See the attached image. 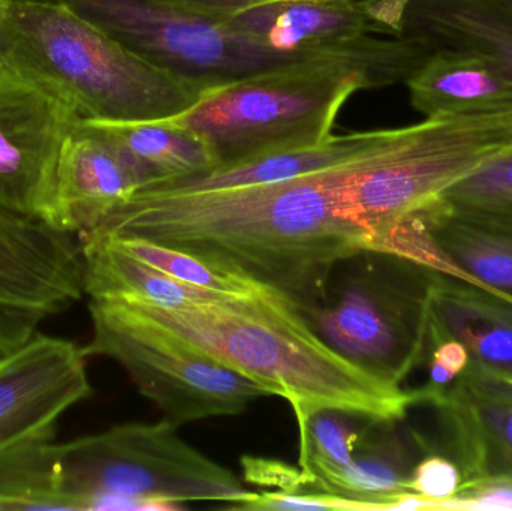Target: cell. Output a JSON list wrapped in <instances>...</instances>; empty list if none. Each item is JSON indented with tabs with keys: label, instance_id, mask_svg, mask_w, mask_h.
<instances>
[{
	"label": "cell",
	"instance_id": "obj_6",
	"mask_svg": "<svg viewBox=\"0 0 512 511\" xmlns=\"http://www.w3.org/2000/svg\"><path fill=\"white\" fill-rule=\"evenodd\" d=\"M367 263L337 296L295 306L346 359L394 386L430 353V269L396 255Z\"/></svg>",
	"mask_w": 512,
	"mask_h": 511
},
{
	"label": "cell",
	"instance_id": "obj_31",
	"mask_svg": "<svg viewBox=\"0 0 512 511\" xmlns=\"http://www.w3.org/2000/svg\"><path fill=\"white\" fill-rule=\"evenodd\" d=\"M20 338V327L14 321L0 317V351L9 350Z\"/></svg>",
	"mask_w": 512,
	"mask_h": 511
},
{
	"label": "cell",
	"instance_id": "obj_11",
	"mask_svg": "<svg viewBox=\"0 0 512 511\" xmlns=\"http://www.w3.org/2000/svg\"><path fill=\"white\" fill-rule=\"evenodd\" d=\"M406 0H273L222 20L282 53L348 47L369 35H400Z\"/></svg>",
	"mask_w": 512,
	"mask_h": 511
},
{
	"label": "cell",
	"instance_id": "obj_17",
	"mask_svg": "<svg viewBox=\"0 0 512 511\" xmlns=\"http://www.w3.org/2000/svg\"><path fill=\"white\" fill-rule=\"evenodd\" d=\"M78 239L84 263V293L90 300L183 309L242 296L177 281L120 251L105 237L86 234Z\"/></svg>",
	"mask_w": 512,
	"mask_h": 511
},
{
	"label": "cell",
	"instance_id": "obj_4",
	"mask_svg": "<svg viewBox=\"0 0 512 511\" xmlns=\"http://www.w3.org/2000/svg\"><path fill=\"white\" fill-rule=\"evenodd\" d=\"M435 51L412 36H366L343 50L204 90L174 122L206 141L216 167L324 143L358 90L406 83ZM213 168V170H215Z\"/></svg>",
	"mask_w": 512,
	"mask_h": 511
},
{
	"label": "cell",
	"instance_id": "obj_20",
	"mask_svg": "<svg viewBox=\"0 0 512 511\" xmlns=\"http://www.w3.org/2000/svg\"><path fill=\"white\" fill-rule=\"evenodd\" d=\"M400 35L489 54L512 71V15L493 0H408Z\"/></svg>",
	"mask_w": 512,
	"mask_h": 511
},
{
	"label": "cell",
	"instance_id": "obj_3",
	"mask_svg": "<svg viewBox=\"0 0 512 511\" xmlns=\"http://www.w3.org/2000/svg\"><path fill=\"white\" fill-rule=\"evenodd\" d=\"M255 494L165 419L54 440L0 467V503L9 510H171L200 501L237 509Z\"/></svg>",
	"mask_w": 512,
	"mask_h": 511
},
{
	"label": "cell",
	"instance_id": "obj_9",
	"mask_svg": "<svg viewBox=\"0 0 512 511\" xmlns=\"http://www.w3.org/2000/svg\"><path fill=\"white\" fill-rule=\"evenodd\" d=\"M78 117L47 87L9 66L0 77V207L42 218L60 150Z\"/></svg>",
	"mask_w": 512,
	"mask_h": 511
},
{
	"label": "cell",
	"instance_id": "obj_8",
	"mask_svg": "<svg viewBox=\"0 0 512 511\" xmlns=\"http://www.w3.org/2000/svg\"><path fill=\"white\" fill-rule=\"evenodd\" d=\"M84 347L36 332L0 353V465L56 440L66 411L93 395Z\"/></svg>",
	"mask_w": 512,
	"mask_h": 511
},
{
	"label": "cell",
	"instance_id": "obj_21",
	"mask_svg": "<svg viewBox=\"0 0 512 511\" xmlns=\"http://www.w3.org/2000/svg\"><path fill=\"white\" fill-rule=\"evenodd\" d=\"M408 452L397 438L387 437L366 446L360 458L340 468L313 467L303 471L309 492H325L366 504L369 510H391L411 495L412 471Z\"/></svg>",
	"mask_w": 512,
	"mask_h": 511
},
{
	"label": "cell",
	"instance_id": "obj_33",
	"mask_svg": "<svg viewBox=\"0 0 512 511\" xmlns=\"http://www.w3.org/2000/svg\"><path fill=\"white\" fill-rule=\"evenodd\" d=\"M493 2H495L496 5L501 6V8H504L505 11L510 12L512 15V0H493Z\"/></svg>",
	"mask_w": 512,
	"mask_h": 511
},
{
	"label": "cell",
	"instance_id": "obj_30",
	"mask_svg": "<svg viewBox=\"0 0 512 511\" xmlns=\"http://www.w3.org/2000/svg\"><path fill=\"white\" fill-rule=\"evenodd\" d=\"M146 2L176 9L185 14L197 15L207 20L222 21L252 6L273 2V0H146Z\"/></svg>",
	"mask_w": 512,
	"mask_h": 511
},
{
	"label": "cell",
	"instance_id": "obj_27",
	"mask_svg": "<svg viewBox=\"0 0 512 511\" xmlns=\"http://www.w3.org/2000/svg\"><path fill=\"white\" fill-rule=\"evenodd\" d=\"M239 510H369L366 504L360 501L349 500L339 495L325 494V492H262L255 494L248 503L237 507Z\"/></svg>",
	"mask_w": 512,
	"mask_h": 511
},
{
	"label": "cell",
	"instance_id": "obj_22",
	"mask_svg": "<svg viewBox=\"0 0 512 511\" xmlns=\"http://www.w3.org/2000/svg\"><path fill=\"white\" fill-rule=\"evenodd\" d=\"M433 206L457 221L512 233V146L442 192Z\"/></svg>",
	"mask_w": 512,
	"mask_h": 511
},
{
	"label": "cell",
	"instance_id": "obj_1",
	"mask_svg": "<svg viewBox=\"0 0 512 511\" xmlns=\"http://www.w3.org/2000/svg\"><path fill=\"white\" fill-rule=\"evenodd\" d=\"M366 152L264 185L137 192L89 234L143 237L180 249L271 288L292 305H307L321 299L340 263L372 252L366 231L349 218L352 183Z\"/></svg>",
	"mask_w": 512,
	"mask_h": 511
},
{
	"label": "cell",
	"instance_id": "obj_16",
	"mask_svg": "<svg viewBox=\"0 0 512 511\" xmlns=\"http://www.w3.org/2000/svg\"><path fill=\"white\" fill-rule=\"evenodd\" d=\"M424 117L495 113L512 108V71L489 54L436 48L406 80Z\"/></svg>",
	"mask_w": 512,
	"mask_h": 511
},
{
	"label": "cell",
	"instance_id": "obj_19",
	"mask_svg": "<svg viewBox=\"0 0 512 511\" xmlns=\"http://www.w3.org/2000/svg\"><path fill=\"white\" fill-rule=\"evenodd\" d=\"M384 129L351 132L334 137L324 143L300 149L271 153L252 161L231 167L215 168L197 176L158 180L141 186V194H186V192L215 191V189L240 188V186L264 185L292 179L301 174L324 170L346 159L366 152L381 140ZM135 192V194H137Z\"/></svg>",
	"mask_w": 512,
	"mask_h": 511
},
{
	"label": "cell",
	"instance_id": "obj_5",
	"mask_svg": "<svg viewBox=\"0 0 512 511\" xmlns=\"http://www.w3.org/2000/svg\"><path fill=\"white\" fill-rule=\"evenodd\" d=\"M0 48L83 119H171L203 95L59 0H0Z\"/></svg>",
	"mask_w": 512,
	"mask_h": 511
},
{
	"label": "cell",
	"instance_id": "obj_13",
	"mask_svg": "<svg viewBox=\"0 0 512 511\" xmlns=\"http://www.w3.org/2000/svg\"><path fill=\"white\" fill-rule=\"evenodd\" d=\"M141 183L110 143L80 122L60 150L42 221L72 236L92 233Z\"/></svg>",
	"mask_w": 512,
	"mask_h": 511
},
{
	"label": "cell",
	"instance_id": "obj_24",
	"mask_svg": "<svg viewBox=\"0 0 512 511\" xmlns=\"http://www.w3.org/2000/svg\"><path fill=\"white\" fill-rule=\"evenodd\" d=\"M336 411L295 416L300 432V468H340L354 459L361 435L340 419Z\"/></svg>",
	"mask_w": 512,
	"mask_h": 511
},
{
	"label": "cell",
	"instance_id": "obj_15",
	"mask_svg": "<svg viewBox=\"0 0 512 511\" xmlns=\"http://www.w3.org/2000/svg\"><path fill=\"white\" fill-rule=\"evenodd\" d=\"M430 351L454 339L469 360L510 380L512 377V294L478 287L430 270Z\"/></svg>",
	"mask_w": 512,
	"mask_h": 511
},
{
	"label": "cell",
	"instance_id": "obj_7",
	"mask_svg": "<svg viewBox=\"0 0 512 511\" xmlns=\"http://www.w3.org/2000/svg\"><path fill=\"white\" fill-rule=\"evenodd\" d=\"M87 356L119 363L174 426L243 413L268 396L259 384L186 344L126 303L90 300Z\"/></svg>",
	"mask_w": 512,
	"mask_h": 511
},
{
	"label": "cell",
	"instance_id": "obj_2",
	"mask_svg": "<svg viewBox=\"0 0 512 511\" xmlns=\"http://www.w3.org/2000/svg\"><path fill=\"white\" fill-rule=\"evenodd\" d=\"M126 305L259 384L268 396L286 399L295 416L336 411L396 423L417 405L414 392L375 377L337 353L291 300L264 285L192 308Z\"/></svg>",
	"mask_w": 512,
	"mask_h": 511
},
{
	"label": "cell",
	"instance_id": "obj_34",
	"mask_svg": "<svg viewBox=\"0 0 512 511\" xmlns=\"http://www.w3.org/2000/svg\"><path fill=\"white\" fill-rule=\"evenodd\" d=\"M508 383L512 384V377L510 378V380H507Z\"/></svg>",
	"mask_w": 512,
	"mask_h": 511
},
{
	"label": "cell",
	"instance_id": "obj_26",
	"mask_svg": "<svg viewBox=\"0 0 512 511\" xmlns=\"http://www.w3.org/2000/svg\"><path fill=\"white\" fill-rule=\"evenodd\" d=\"M463 482L459 464L435 452L424 453V458L414 465L409 476L412 494L421 495L432 503L453 497Z\"/></svg>",
	"mask_w": 512,
	"mask_h": 511
},
{
	"label": "cell",
	"instance_id": "obj_14",
	"mask_svg": "<svg viewBox=\"0 0 512 511\" xmlns=\"http://www.w3.org/2000/svg\"><path fill=\"white\" fill-rule=\"evenodd\" d=\"M400 234L396 254L478 287L512 294V233L457 221L430 204Z\"/></svg>",
	"mask_w": 512,
	"mask_h": 511
},
{
	"label": "cell",
	"instance_id": "obj_18",
	"mask_svg": "<svg viewBox=\"0 0 512 511\" xmlns=\"http://www.w3.org/2000/svg\"><path fill=\"white\" fill-rule=\"evenodd\" d=\"M90 131L110 143L137 174L141 186L158 180L197 176L216 167L206 141L173 119H83ZM140 186V188H141Z\"/></svg>",
	"mask_w": 512,
	"mask_h": 511
},
{
	"label": "cell",
	"instance_id": "obj_32",
	"mask_svg": "<svg viewBox=\"0 0 512 511\" xmlns=\"http://www.w3.org/2000/svg\"><path fill=\"white\" fill-rule=\"evenodd\" d=\"M8 69V60H6L5 54H3L2 48H0V77H2Z\"/></svg>",
	"mask_w": 512,
	"mask_h": 511
},
{
	"label": "cell",
	"instance_id": "obj_29",
	"mask_svg": "<svg viewBox=\"0 0 512 511\" xmlns=\"http://www.w3.org/2000/svg\"><path fill=\"white\" fill-rule=\"evenodd\" d=\"M243 476L251 485L276 488L279 492H309V479L303 470L274 459L243 456Z\"/></svg>",
	"mask_w": 512,
	"mask_h": 511
},
{
	"label": "cell",
	"instance_id": "obj_23",
	"mask_svg": "<svg viewBox=\"0 0 512 511\" xmlns=\"http://www.w3.org/2000/svg\"><path fill=\"white\" fill-rule=\"evenodd\" d=\"M99 236V234H96ZM105 237L120 251L126 252L131 257L167 273L171 278L194 287L206 288V290L218 291L227 294L252 293L259 284L222 272L216 267L210 266L206 261L180 249L170 248L143 237Z\"/></svg>",
	"mask_w": 512,
	"mask_h": 511
},
{
	"label": "cell",
	"instance_id": "obj_28",
	"mask_svg": "<svg viewBox=\"0 0 512 511\" xmlns=\"http://www.w3.org/2000/svg\"><path fill=\"white\" fill-rule=\"evenodd\" d=\"M469 363L465 345L454 339L439 342L430 351L429 383L414 390L418 404H429L435 396L447 390L460 377Z\"/></svg>",
	"mask_w": 512,
	"mask_h": 511
},
{
	"label": "cell",
	"instance_id": "obj_12",
	"mask_svg": "<svg viewBox=\"0 0 512 511\" xmlns=\"http://www.w3.org/2000/svg\"><path fill=\"white\" fill-rule=\"evenodd\" d=\"M427 405L441 417L465 482L512 477V384L505 378L469 360Z\"/></svg>",
	"mask_w": 512,
	"mask_h": 511
},
{
	"label": "cell",
	"instance_id": "obj_10",
	"mask_svg": "<svg viewBox=\"0 0 512 511\" xmlns=\"http://www.w3.org/2000/svg\"><path fill=\"white\" fill-rule=\"evenodd\" d=\"M84 294L80 240L0 207V317L38 332Z\"/></svg>",
	"mask_w": 512,
	"mask_h": 511
},
{
	"label": "cell",
	"instance_id": "obj_25",
	"mask_svg": "<svg viewBox=\"0 0 512 511\" xmlns=\"http://www.w3.org/2000/svg\"><path fill=\"white\" fill-rule=\"evenodd\" d=\"M403 510L512 511V477L465 482L444 501H427L412 494L400 504Z\"/></svg>",
	"mask_w": 512,
	"mask_h": 511
}]
</instances>
